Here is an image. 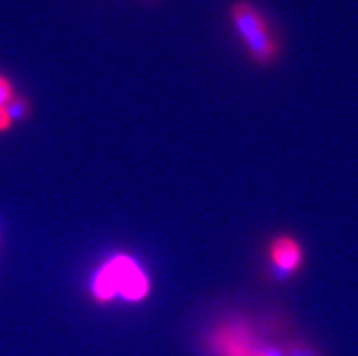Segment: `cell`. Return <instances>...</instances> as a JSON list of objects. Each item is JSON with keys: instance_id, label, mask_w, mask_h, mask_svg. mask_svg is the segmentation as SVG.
<instances>
[{"instance_id": "5b68a950", "label": "cell", "mask_w": 358, "mask_h": 356, "mask_svg": "<svg viewBox=\"0 0 358 356\" xmlns=\"http://www.w3.org/2000/svg\"><path fill=\"white\" fill-rule=\"evenodd\" d=\"M26 100L18 99L13 82L0 75V133L11 129L15 122L26 117Z\"/></svg>"}, {"instance_id": "3957f363", "label": "cell", "mask_w": 358, "mask_h": 356, "mask_svg": "<svg viewBox=\"0 0 358 356\" xmlns=\"http://www.w3.org/2000/svg\"><path fill=\"white\" fill-rule=\"evenodd\" d=\"M231 22L235 31L241 36L248 53L257 62L269 64L278 57L280 45L277 36L273 35L268 18L259 8L248 0H238L231 6Z\"/></svg>"}, {"instance_id": "277c9868", "label": "cell", "mask_w": 358, "mask_h": 356, "mask_svg": "<svg viewBox=\"0 0 358 356\" xmlns=\"http://www.w3.org/2000/svg\"><path fill=\"white\" fill-rule=\"evenodd\" d=\"M269 262L277 276L295 275L304 262V249L293 236H278L269 245Z\"/></svg>"}, {"instance_id": "6da1fadb", "label": "cell", "mask_w": 358, "mask_h": 356, "mask_svg": "<svg viewBox=\"0 0 358 356\" xmlns=\"http://www.w3.org/2000/svg\"><path fill=\"white\" fill-rule=\"evenodd\" d=\"M91 294L99 304H108L115 298L138 304L150 294V278L135 258L115 255L99 267L91 278Z\"/></svg>"}, {"instance_id": "7a4b0ae2", "label": "cell", "mask_w": 358, "mask_h": 356, "mask_svg": "<svg viewBox=\"0 0 358 356\" xmlns=\"http://www.w3.org/2000/svg\"><path fill=\"white\" fill-rule=\"evenodd\" d=\"M206 349L211 356H286V349L268 342L245 320L218 324L209 331Z\"/></svg>"}, {"instance_id": "8992f818", "label": "cell", "mask_w": 358, "mask_h": 356, "mask_svg": "<svg viewBox=\"0 0 358 356\" xmlns=\"http://www.w3.org/2000/svg\"><path fill=\"white\" fill-rule=\"evenodd\" d=\"M286 356H318L317 351L304 343H291L286 349Z\"/></svg>"}]
</instances>
